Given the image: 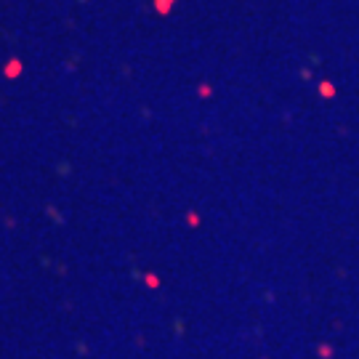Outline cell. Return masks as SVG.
Returning <instances> with one entry per match:
<instances>
[{
    "label": "cell",
    "instance_id": "cell-1",
    "mask_svg": "<svg viewBox=\"0 0 359 359\" xmlns=\"http://www.w3.org/2000/svg\"><path fill=\"white\" fill-rule=\"evenodd\" d=\"M21 72V62H8V67H6V75L8 77H16Z\"/></svg>",
    "mask_w": 359,
    "mask_h": 359
}]
</instances>
